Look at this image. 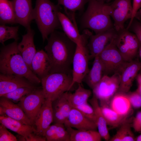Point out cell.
Wrapping results in <instances>:
<instances>
[{
    "label": "cell",
    "mask_w": 141,
    "mask_h": 141,
    "mask_svg": "<svg viewBox=\"0 0 141 141\" xmlns=\"http://www.w3.org/2000/svg\"><path fill=\"white\" fill-rule=\"evenodd\" d=\"M44 47L51 66L50 73L72 74L71 68L77 44L63 32L54 31L47 39Z\"/></svg>",
    "instance_id": "obj_1"
},
{
    "label": "cell",
    "mask_w": 141,
    "mask_h": 141,
    "mask_svg": "<svg viewBox=\"0 0 141 141\" xmlns=\"http://www.w3.org/2000/svg\"><path fill=\"white\" fill-rule=\"evenodd\" d=\"M17 41L4 45L0 49V72L24 77L34 85L41 83L40 79L31 69L24 61L17 47Z\"/></svg>",
    "instance_id": "obj_2"
},
{
    "label": "cell",
    "mask_w": 141,
    "mask_h": 141,
    "mask_svg": "<svg viewBox=\"0 0 141 141\" xmlns=\"http://www.w3.org/2000/svg\"><path fill=\"white\" fill-rule=\"evenodd\" d=\"M60 6L50 0H36L33 9V19L35 20L42 37L43 41L56 29L62 28L58 14Z\"/></svg>",
    "instance_id": "obj_3"
},
{
    "label": "cell",
    "mask_w": 141,
    "mask_h": 141,
    "mask_svg": "<svg viewBox=\"0 0 141 141\" xmlns=\"http://www.w3.org/2000/svg\"><path fill=\"white\" fill-rule=\"evenodd\" d=\"M87 7L80 20L81 29H89L95 34L114 28L110 16L104 9L105 3L89 0Z\"/></svg>",
    "instance_id": "obj_4"
},
{
    "label": "cell",
    "mask_w": 141,
    "mask_h": 141,
    "mask_svg": "<svg viewBox=\"0 0 141 141\" xmlns=\"http://www.w3.org/2000/svg\"><path fill=\"white\" fill-rule=\"evenodd\" d=\"M46 99L52 101L71 89L72 74L62 73H50L40 79Z\"/></svg>",
    "instance_id": "obj_5"
},
{
    "label": "cell",
    "mask_w": 141,
    "mask_h": 141,
    "mask_svg": "<svg viewBox=\"0 0 141 141\" xmlns=\"http://www.w3.org/2000/svg\"><path fill=\"white\" fill-rule=\"evenodd\" d=\"M87 39L85 38L80 44H77L72 63V82L71 89L74 85L81 84L89 72V61L90 55L86 45Z\"/></svg>",
    "instance_id": "obj_6"
},
{
    "label": "cell",
    "mask_w": 141,
    "mask_h": 141,
    "mask_svg": "<svg viewBox=\"0 0 141 141\" xmlns=\"http://www.w3.org/2000/svg\"><path fill=\"white\" fill-rule=\"evenodd\" d=\"M115 38L98 56L103 66L104 75L120 74L128 62L124 60L116 46Z\"/></svg>",
    "instance_id": "obj_7"
},
{
    "label": "cell",
    "mask_w": 141,
    "mask_h": 141,
    "mask_svg": "<svg viewBox=\"0 0 141 141\" xmlns=\"http://www.w3.org/2000/svg\"><path fill=\"white\" fill-rule=\"evenodd\" d=\"M104 9L113 18L114 28L117 32L125 28V23L132 16L131 0H114L110 4L105 3Z\"/></svg>",
    "instance_id": "obj_8"
},
{
    "label": "cell",
    "mask_w": 141,
    "mask_h": 141,
    "mask_svg": "<svg viewBox=\"0 0 141 141\" xmlns=\"http://www.w3.org/2000/svg\"><path fill=\"white\" fill-rule=\"evenodd\" d=\"M114 42L126 61L129 62L134 60L138 54L140 42L136 35L126 28L117 32Z\"/></svg>",
    "instance_id": "obj_9"
},
{
    "label": "cell",
    "mask_w": 141,
    "mask_h": 141,
    "mask_svg": "<svg viewBox=\"0 0 141 141\" xmlns=\"http://www.w3.org/2000/svg\"><path fill=\"white\" fill-rule=\"evenodd\" d=\"M120 81V74L116 73L111 76L104 75L100 81L92 89L93 95L100 103L109 105L110 101L118 92Z\"/></svg>",
    "instance_id": "obj_10"
},
{
    "label": "cell",
    "mask_w": 141,
    "mask_h": 141,
    "mask_svg": "<svg viewBox=\"0 0 141 141\" xmlns=\"http://www.w3.org/2000/svg\"><path fill=\"white\" fill-rule=\"evenodd\" d=\"M45 99L42 87H37L31 93L23 97L17 104L33 125Z\"/></svg>",
    "instance_id": "obj_11"
},
{
    "label": "cell",
    "mask_w": 141,
    "mask_h": 141,
    "mask_svg": "<svg viewBox=\"0 0 141 141\" xmlns=\"http://www.w3.org/2000/svg\"><path fill=\"white\" fill-rule=\"evenodd\" d=\"M117 34V32L114 28L95 35H91L86 45L90 58H94L98 56L111 43Z\"/></svg>",
    "instance_id": "obj_12"
},
{
    "label": "cell",
    "mask_w": 141,
    "mask_h": 141,
    "mask_svg": "<svg viewBox=\"0 0 141 141\" xmlns=\"http://www.w3.org/2000/svg\"><path fill=\"white\" fill-rule=\"evenodd\" d=\"M16 23L25 27L26 30L31 28L33 20V11L31 0L11 1Z\"/></svg>",
    "instance_id": "obj_13"
},
{
    "label": "cell",
    "mask_w": 141,
    "mask_h": 141,
    "mask_svg": "<svg viewBox=\"0 0 141 141\" xmlns=\"http://www.w3.org/2000/svg\"><path fill=\"white\" fill-rule=\"evenodd\" d=\"M140 70L141 62L138 60L134 59L128 62L120 74V83L117 92L127 93Z\"/></svg>",
    "instance_id": "obj_14"
},
{
    "label": "cell",
    "mask_w": 141,
    "mask_h": 141,
    "mask_svg": "<svg viewBox=\"0 0 141 141\" xmlns=\"http://www.w3.org/2000/svg\"><path fill=\"white\" fill-rule=\"evenodd\" d=\"M53 121L52 101L45 99L34 121L33 125L37 133L44 136L45 131Z\"/></svg>",
    "instance_id": "obj_15"
},
{
    "label": "cell",
    "mask_w": 141,
    "mask_h": 141,
    "mask_svg": "<svg viewBox=\"0 0 141 141\" xmlns=\"http://www.w3.org/2000/svg\"><path fill=\"white\" fill-rule=\"evenodd\" d=\"M68 91L52 101V107L54 123L64 124L67 121L73 107L69 99Z\"/></svg>",
    "instance_id": "obj_16"
},
{
    "label": "cell",
    "mask_w": 141,
    "mask_h": 141,
    "mask_svg": "<svg viewBox=\"0 0 141 141\" xmlns=\"http://www.w3.org/2000/svg\"><path fill=\"white\" fill-rule=\"evenodd\" d=\"M34 86L35 85L24 77L0 74V97L20 87Z\"/></svg>",
    "instance_id": "obj_17"
},
{
    "label": "cell",
    "mask_w": 141,
    "mask_h": 141,
    "mask_svg": "<svg viewBox=\"0 0 141 141\" xmlns=\"http://www.w3.org/2000/svg\"><path fill=\"white\" fill-rule=\"evenodd\" d=\"M0 115H5L24 124L33 125L17 104L3 97L0 98Z\"/></svg>",
    "instance_id": "obj_18"
},
{
    "label": "cell",
    "mask_w": 141,
    "mask_h": 141,
    "mask_svg": "<svg viewBox=\"0 0 141 141\" xmlns=\"http://www.w3.org/2000/svg\"><path fill=\"white\" fill-rule=\"evenodd\" d=\"M80 130H94L97 128L96 124L85 117L76 108L73 107L64 124Z\"/></svg>",
    "instance_id": "obj_19"
},
{
    "label": "cell",
    "mask_w": 141,
    "mask_h": 141,
    "mask_svg": "<svg viewBox=\"0 0 141 141\" xmlns=\"http://www.w3.org/2000/svg\"><path fill=\"white\" fill-rule=\"evenodd\" d=\"M27 31V33L22 36V40L18 43L17 47L24 61L31 70L32 61L37 52L34 42V32L31 28Z\"/></svg>",
    "instance_id": "obj_20"
},
{
    "label": "cell",
    "mask_w": 141,
    "mask_h": 141,
    "mask_svg": "<svg viewBox=\"0 0 141 141\" xmlns=\"http://www.w3.org/2000/svg\"><path fill=\"white\" fill-rule=\"evenodd\" d=\"M31 70L40 79L50 73V62L46 52L43 50L37 51L31 64Z\"/></svg>",
    "instance_id": "obj_21"
},
{
    "label": "cell",
    "mask_w": 141,
    "mask_h": 141,
    "mask_svg": "<svg viewBox=\"0 0 141 141\" xmlns=\"http://www.w3.org/2000/svg\"><path fill=\"white\" fill-rule=\"evenodd\" d=\"M127 93L117 92L110 100L109 106L117 113L130 117L133 110Z\"/></svg>",
    "instance_id": "obj_22"
},
{
    "label": "cell",
    "mask_w": 141,
    "mask_h": 141,
    "mask_svg": "<svg viewBox=\"0 0 141 141\" xmlns=\"http://www.w3.org/2000/svg\"><path fill=\"white\" fill-rule=\"evenodd\" d=\"M0 122L7 128L24 136L25 138L31 133L37 132L33 126L24 124L5 115H0Z\"/></svg>",
    "instance_id": "obj_23"
},
{
    "label": "cell",
    "mask_w": 141,
    "mask_h": 141,
    "mask_svg": "<svg viewBox=\"0 0 141 141\" xmlns=\"http://www.w3.org/2000/svg\"><path fill=\"white\" fill-rule=\"evenodd\" d=\"M58 15L62 28L66 35L76 44L81 43L84 39L83 33L81 35L79 34L76 25L65 14L60 11Z\"/></svg>",
    "instance_id": "obj_24"
},
{
    "label": "cell",
    "mask_w": 141,
    "mask_h": 141,
    "mask_svg": "<svg viewBox=\"0 0 141 141\" xmlns=\"http://www.w3.org/2000/svg\"><path fill=\"white\" fill-rule=\"evenodd\" d=\"M98 99L94 95L89 102L94 111L96 117V124L102 138L106 141H109L110 136L105 118L101 110Z\"/></svg>",
    "instance_id": "obj_25"
},
{
    "label": "cell",
    "mask_w": 141,
    "mask_h": 141,
    "mask_svg": "<svg viewBox=\"0 0 141 141\" xmlns=\"http://www.w3.org/2000/svg\"><path fill=\"white\" fill-rule=\"evenodd\" d=\"M99 105L107 125L112 128L120 127L131 119L129 116L122 115L116 112L110 107L109 105L100 103Z\"/></svg>",
    "instance_id": "obj_26"
},
{
    "label": "cell",
    "mask_w": 141,
    "mask_h": 141,
    "mask_svg": "<svg viewBox=\"0 0 141 141\" xmlns=\"http://www.w3.org/2000/svg\"><path fill=\"white\" fill-rule=\"evenodd\" d=\"M94 59L92 67L84 80L92 89L100 81L104 75L103 66L98 56Z\"/></svg>",
    "instance_id": "obj_27"
},
{
    "label": "cell",
    "mask_w": 141,
    "mask_h": 141,
    "mask_svg": "<svg viewBox=\"0 0 141 141\" xmlns=\"http://www.w3.org/2000/svg\"><path fill=\"white\" fill-rule=\"evenodd\" d=\"M70 136V141H100L102 138L96 130H80L65 126Z\"/></svg>",
    "instance_id": "obj_28"
},
{
    "label": "cell",
    "mask_w": 141,
    "mask_h": 141,
    "mask_svg": "<svg viewBox=\"0 0 141 141\" xmlns=\"http://www.w3.org/2000/svg\"><path fill=\"white\" fill-rule=\"evenodd\" d=\"M0 22L1 25L16 23L11 1L0 0Z\"/></svg>",
    "instance_id": "obj_29"
},
{
    "label": "cell",
    "mask_w": 141,
    "mask_h": 141,
    "mask_svg": "<svg viewBox=\"0 0 141 141\" xmlns=\"http://www.w3.org/2000/svg\"><path fill=\"white\" fill-rule=\"evenodd\" d=\"M91 94L90 90L84 88L81 84H79L74 93L69 92V101L72 107L74 108L87 102Z\"/></svg>",
    "instance_id": "obj_30"
},
{
    "label": "cell",
    "mask_w": 141,
    "mask_h": 141,
    "mask_svg": "<svg viewBox=\"0 0 141 141\" xmlns=\"http://www.w3.org/2000/svg\"><path fill=\"white\" fill-rule=\"evenodd\" d=\"M132 120L131 118L120 126L116 134L109 141H135L136 138L131 129Z\"/></svg>",
    "instance_id": "obj_31"
},
{
    "label": "cell",
    "mask_w": 141,
    "mask_h": 141,
    "mask_svg": "<svg viewBox=\"0 0 141 141\" xmlns=\"http://www.w3.org/2000/svg\"><path fill=\"white\" fill-rule=\"evenodd\" d=\"M37 87L34 86L20 87L4 94L1 97H4L17 104L23 97L31 93Z\"/></svg>",
    "instance_id": "obj_32"
},
{
    "label": "cell",
    "mask_w": 141,
    "mask_h": 141,
    "mask_svg": "<svg viewBox=\"0 0 141 141\" xmlns=\"http://www.w3.org/2000/svg\"><path fill=\"white\" fill-rule=\"evenodd\" d=\"M18 26L9 27L5 25L0 26V42L4 45V42L10 39L18 41L19 39L18 32Z\"/></svg>",
    "instance_id": "obj_33"
},
{
    "label": "cell",
    "mask_w": 141,
    "mask_h": 141,
    "mask_svg": "<svg viewBox=\"0 0 141 141\" xmlns=\"http://www.w3.org/2000/svg\"><path fill=\"white\" fill-rule=\"evenodd\" d=\"M58 4L63 6L66 10H68L74 13L83 9L89 0H57Z\"/></svg>",
    "instance_id": "obj_34"
},
{
    "label": "cell",
    "mask_w": 141,
    "mask_h": 141,
    "mask_svg": "<svg viewBox=\"0 0 141 141\" xmlns=\"http://www.w3.org/2000/svg\"><path fill=\"white\" fill-rule=\"evenodd\" d=\"M74 108L78 109L85 117L96 124V117L94 111L92 106L89 105L87 102Z\"/></svg>",
    "instance_id": "obj_35"
},
{
    "label": "cell",
    "mask_w": 141,
    "mask_h": 141,
    "mask_svg": "<svg viewBox=\"0 0 141 141\" xmlns=\"http://www.w3.org/2000/svg\"><path fill=\"white\" fill-rule=\"evenodd\" d=\"M52 141H70V134L64 124L58 123Z\"/></svg>",
    "instance_id": "obj_36"
},
{
    "label": "cell",
    "mask_w": 141,
    "mask_h": 141,
    "mask_svg": "<svg viewBox=\"0 0 141 141\" xmlns=\"http://www.w3.org/2000/svg\"><path fill=\"white\" fill-rule=\"evenodd\" d=\"M2 124L0 125V141H17L16 137L15 136L7 129Z\"/></svg>",
    "instance_id": "obj_37"
},
{
    "label": "cell",
    "mask_w": 141,
    "mask_h": 141,
    "mask_svg": "<svg viewBox=\"0 0 141 141\" xmlns=\"http://www.w3.org/2000/svg\"><path fill=\"white\" fill-rule=\"evenodd\" d=\"M132 107L137 109L141 107V95L136 91L127 94Z\"/></svg>",
    "instance_id": "obj_38"
},
{
    "label": "cell",
    "mask_w": 141,
    "mask_h": 141,
    "mask_svg": "<svg viewBox=\"0 0 141 141\" xmlns=\"http://www.w3.org/2000/svg\"><path fill=\"white\" fill-rule=\"evenodd\" d=\"M58 123H54L50 125L45 131L43 136L46 138V141H52L54 137Z\"/></svg>",
    "instance_id": "obj_39"
},
{
    "label": "cell",
    "mask_w": 141,
    "mask_h": 141,
    "mask_svg": "<svg viewBox=\"0 0 141 141\" xmlns=\"http://www.w3.org/2000/svg\"><path fill=\"white\" fill-rule=\"evenodd\" d=\"M132 10L131 18L127 28L129 30L133 20L138 11L139 10L141 7V0H133L132 5Z\"/></svg>",
    "instance_id": "obj_40"
},
{
    "label": "cell",
    "mask_w": 141,
    "mask_h": 141,
    "mask_svg": "<svg viewBox=\"0 0 141 141\" xmlns=\"http://www.w3.org/2000/svg\"><path fill=\"white\" fill-rule=\"evenodd\" d=\"M130 28H131L141 43V22L134 19L129 29Z\"/></svg>",
    "instance_id": "obj_41"
},
{
    "label": "cell",
    "mask_w": 141,
    "mask_h": 141,
    "mask_svg": "<svg viewBox=\"0 0 141 141\" xmlns=\"http://www.w3.org/2000/svg\"><path fill=\"white\" fill-rule=\"evenodd\" d=\"M132 126L135 131L141 132V111L138 112L132 119Z\"/></svg>",
    "instance_id": "obj_42"
},
{
    "label": "cell",
    "mask_w": 141,
    "mask_h": 141,
    "mask_svg": "<svg viewBox=\"0 0 141 141\" xmlns=\"http://www.w3.org/2000/svg\"><path fill=\"white\" fill-rule=\"evenodd\" d=\"M26 141H46L45 137L38 134L37 132H33L30 133L25 138Z\"/></svg>",
    "instance_id": "obj_43"
},
{
    "label": "cell",
    "mask_w": 141,
    "mask_h": 141,
    "mask_svg": "<svg viewBox=\"0 0 141 141\" xmlns=\"http://www.w3.org/2000/svg\"><path fill=\"white\" fill-rule=\"evenodd\" d=\"M136 79L138 83V87L136 91L141 95V74H138Z\"/></svg>",
    "instance_id": "obj_44"
},
{
    "label": "cell",
    "mask_w": 141,
    "mask_h": 141,
    "mask_svg": "<svg viewBox=\"0 0 141 141\" xmlns=\"http://www.w3.org/2000/svg\"><path fill=\"white\" fill-rule=\"evenodd\" d=\"M16 137L17 141H26L25 137L22 135L18 134Z\"/></svg>",
    "instance_id": "obj_45"
},
{
    "label": "cell",
    "mask_w": 141,
    "mask_h": 141,
    "mask_svg": "<svg viewBox=\"0 0 141 141\" xmlns=\"http://www.w3.org/2000/svg\"><path fill=\"white\" fill-rule=\"evenodd\" d=\"M99 2L104 3H108L111 1H113L114 0H96Z\"/></svg>",
    "instance_id": "obj_46"
},
{
    "label": "cell",
    "mask_w": 141,
    "mask_h": 141,
    "mask_svg": "<svg viewBox=\"0 0 141 141\" xmlns=\"http://www.w3.org/2000/svg\"><path fill=\"white\" fill-rule=\"evenodd\" d=\"M138 54L141 60V43H140L138 50Z\"/></svg>",
    "instance_id": "obj_47"
},
{
    "label": "cell",
    "mask_w": 141,
    "mask_h": 141,
    "mask_svg": "<svg viewBox=\"0 0 141 141\" xmlns=\"http://www.w3.org/2000/svg\"><path fill=\"white\" fill-rule=\"evenodd\" d=\"M135 141H141V134L136 138Z\"/></svg>",
    "instance_id": "obj_48"
},
{
    "label": "cell",
    "mask_w": 141,
    "mask_h": 141,
    "mask_svg": "<svg viewBox=\"0 0 141 141\" xmlns=\"http://www.w3.org/2000/svg\"><path fill=\"white\" fill-rule=\"evenodd\" d=\"M139 18H140V21H141V16L140 17H139Z\"/></svg>",
    "instance_id": "obj_49"
}]
</instances>
